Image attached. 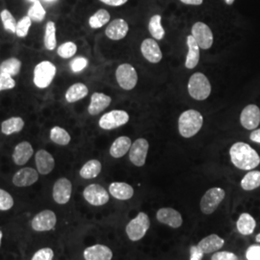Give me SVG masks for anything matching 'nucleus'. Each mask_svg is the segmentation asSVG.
Here are the masks:
<instances>
[{
  "mask_svg": "<svg viewBox=\"0 0 260 260\" xmlns=\"http://www.w3.org/2000/svg\"><path fill=\"white\" fill-rule=\"evenodd\" d=\"M224 245V240L217 234H211L206 236L204 239L199 242V248L205 253H210L220 250Z\"/></svg>",
  "mask_w": 260,
  "mask_h": 260,
  "instance_id": "nucleus-25",
  "label": "nucleus"
},
{
  "mask_svg": "<svg viewBox=\"0 0 260 260\" xmlns=\"http://www.w3.org/2000/svg\"><path fill=\"white\" fill-rule=\"evenodd\" d=\"M85 260H111L113 252L111 250L104 245H93L87 248L84 251Z\"/></svg>",
  "mask_w": 260,
  "mask_h": 260,
  "instance_id": "nucleus-22",
  "label": "nucleus"
},
{
  "mask_svg": "<svg viewBox=\"0 0 260 260\" xmlns=\"http://www.w3.org/2000/svg\"><path fill=\"white\" fill-rule=\"evenodd\" d=\"M260 186L259 171L249 172L241 180V187L245 191H251Z\"/></svg>",
  "mask_w": 260,
  "mask_h": 260,
  "instance_id": "nucleus-34",
  "label": "nucleus"
},
{
  "mask_svg": "<svg viewBox=\"0 0 260 260\" xmlns=\"http://www.w3.org/2000/svg\"><path fill=\"white\" fill-rule=\"evenodd\" d=\"M88 66V60L85 57H76L71 62V70L73 73L77 74L82 72Z\"/></svg>",
  "mask_w": 260,
  "mask_h": 260,
  "instance_id": "nucleus-42",
  "label": "nucleus"
},
{
  "mask_svg": "<svg viewBox=\"0 0 260 260\" xmlns=\"http://www.w3.org/2000/svg\"><path fill=\"white\" fill-rule=\"evenodd\" d=\"M77 51V46L73 42H66L58 47L57 53L61 58L69 59L75 55Z\"/></svg>",
  "mask_w": 260,
  "mask_h": 260,
  "instance_id": "nucleus-39",
  "label": "nucleus"
},
{
  "mask_svg": "<svg viewBox=\"0 0 260 260\" xmlns=\"http://www.w3.org/2000/svg\"><path fill=\"white\" fill-rule=\"evenodd\" d=\"M104 4L108 6H113V7H119L123 4H125L128 0H100Z\"/></svg>",
  "mask_w": 260,
  "mask_h": 260,
  "instance_id": "nucleus-48",
  "label": "nucleus"
},
{
  "mask_svg": "<svg viewBox=\"0 0 260 260\" xmlns=\"http://www.w3.org/2000/svg\"><path fill=\"white\" fill-rule=\"evenodd\" d=\"M55 75V65L49 61H43L34 69V84L39 89H46L53 81Z\"/></svg>",
  "mask_w": 260,
  "mask_h": 260,
  "instance_id": "nucleus-4",
  "label": "nucleus"
},
{
  "mask_svg": "<svg viewBox=\"0 0 260 260\" xmlns=\"http://www.w3.org/2000/svg\"><path fill=\"white\" fill-rule=\"evenodd\" d=\"M2 236H3V234H2V232L0 231V246H1V239H2Z\"/></svg>",
  "mask_w": 260,
  "mask_h": 260,
  "instance_id": "nucleus-53",
  "label": "nucleus"
},
{
  "mask_svg": "<svg viewBox=\"0 0 260 260\" xmlns=\"http://www.w3.org/2000/svg\"><path fill=\"white\" fill-rule=\"evenodd\" d=\"M16 87V81L12 76L5 74H0V92L11 90Z\"/></svg>",
  "mask_w": 260,
  "mask_h": 260,
  "instance_id": "nucleus-43",
  "label": "nucleus"
},
{
  "mask_svg": "<svg viewBox=\"0 0 260 260\" xmlns=\"http://www.w3.org/2000/svg\"><path fill=\"white\" fill-rule=\"evenodd\" d=\"M250 139L254 143L260 144V128L259 129H254L251 132Z\"/></svg>",
  "mask_w": 260,
  "mask_h": 260,
  "instance_id": "nucleus-49",
  "label": "nucleus"
},
{
  "mask_svg": "<svg viewBox=\"0 0 260 260\" xmlns=\"http://www.w3.org/2000/svg\"><path fill=\"white\" fill-rule=\"evenodd\" d=\"M84 199L93 206H102L109 202V194L100 184L87 186L83 191Z\"/></svg>",
  "mask_w": 260,
  "mask_h": 260,
  "instance_id": "nucleus-11",
  "label": "nucleus"
},
{
  "mask_svg": "<svg viewBox=\"0 0 260 260\" xmlns=\"http://www.w3.org/2000/svg\"><path fill=\"white\" fill-rule=\"evenodd\" d=\"M129 119L128 113L124 110H112L102 116L99 125L104 130L115 129L126 124Z\"/></svg>",
  "mask_w": 260,
  "mask_h": 260,
  "instance_id": "nucleus-7",
  "label": "nucleus"
},
{
  "mask_svg": "<svg viewBox=\"0 0 260 260\" xmlns=\"http://www.w3.org/2000/svg\"><path fill=\"white\" fill-rule=\"evenodd\" d=\"M110 14L107 10H98L93 16L89 19V25L93 29H99L106 25L110 20Z\"/></svg>",
  "mask_w": 260,
  "mask_h": 260,
  "instance_id": "nucleus-33",
  "label": "nucleus"
},
{
  "mask_svg": "<svg viewBox=\"0 0 260 260\" xmlns=\"http://www.w3.org/2000/svg\"><path fill=\"white\" fill-rule=\"evenodd\" d=\"M149 225V216L144 212H140L137 217L132 219L126 225L125 232L131 241H139L148 233Z\"/></svg>",
  "mask_w": 260,
  "mask_h": 260,
  "instance_id": "nucleus-5",
  "label": "nucleus"
},
{
  "mask_svg": "<svg viewBox=\"0 0 260 260\" xmlns=\"http://www.w3.org/2000/svg\"><path fill=\"white\" fill-rule=\"evenodd\" d=\"M161 20L162 18L160 15H154L149 19V33L156 41H161L165 37V29L162 26Z\"/></svg>",
  "mask_w": 260,
  "mask_h": 260,
  "instance_id": "nucleus-31",
  "label": "nucleus"
},
{
  "mask_svg": "<svg viewBox=\"0 0 260 260\" xmlns=\"http://www.w3.org/2000/svg\"><path fill=\"white\" fill-rule=\"evenodd\" d=\"M149 144L148 140L139 138L135 140L129 149V160L136 167H143L149 152Z\"/></svg>",
  "mask_w": 260,
  "mask_h": 260,
  "instance_id": "nucleus-10",
  "label": "nucleus"
},
{
  "mask_svg": "<svg viewBox=\"0 0 260 260\" xmlns=\"http://www.w3.org/2000/svg\"><path fill=\"white\" fill-rule=\"evenodd\" d=\"M14 205V200L9 193L3 189H0V210L7 211Z\"/></svg>",
  "mask_w": 260,
  "mask_h": 260,
  "instance_id": "nucleus-41",
  "label": "nucleus"
},
{
  "mask_svg": "<svg viewBox=\"0 0 260 260\" xmlns=\"http://www.w3.org/2000/svg\"><path fill=\"white\" fill-rule=\"evenodd\" d=\"M28 1H30V2H33V3H34V2H36V1H39V0H28Z\"/></svg>",
  "mask_w": 260,
  "mask_h": 260,
  "instance_id": "nucleus-55",
  "label": "nucleus"
},
{
  "mask_svg": "<svg viewBox=\"0 0 260 260\" xmlns=\"http://www.w3.org/2000/svg\"><path fill=\"white\" fill-rule=\"evenodd\" d=\"M256 222L249 213H242L237 221V230L243 235H251L254 232Z\"/></svg>",
  "mask_w": 260,
  "mask_h": 260,
  "instance_id": "nucleus-30",
  "label": "nucleus"
},
{
  "mask_svg": "<svg viewBox=\"0 0 260 260\" xmlns=\"http://www.w3.org/2000/svg\"><path fill=\"white\" fill-rule=\"evenodd\" d=\"M50 140L57 145L67 146L71 142V135L63 127L54 126L50 130Z\"/></svg>",
  "mask_w": 260,
  "mask_h": 260,
  "instance_id": "nucleus-35",
  "label": "nucleus"
},
{
  "mask_svg": "<svg viewBox=\"0 0 260 260\" xmlns=\"http://www.w3.org/2000/svg\"><path fill=\"white\" fill-rule=\"evenodd\" d=\"M39 179L38 172L33 168H22L13 177V183L18 187L33 185Z\"/></svg>",
  "mask_w": 260,
  "mask_h": 260,
  "instance_id": "nucleus-18",
  "label": "nucleus"
},
{
  "mask_svg": "<svg viewBox=\"0 0 260 260\" xmlns=\"http://www.w3.org/2000/svg\"><path fill=\"white\" fill-rule=\"evenodd\" d=\"M56 222L57 219L54 212L50 210H44L33 218L31 225L36 232H47L54 229Z\"/></svg>",
  "mask_w": 260,
  "mask_h": 260,
  "instance_id": "nucleus-13",
  "label": "nucleus"
},
{
  "mask_svg": "<svg viewBox=\"0 0 260 260\" xmlns=\"http://www.w3.org/2000/svg\"><path fill=\"white\" fill-rule=\"evenodd\" d=\"M211 260H238V257L231 251H218L214 253Z\"/></svg>",
  "mask_w": 260,
  "mask_h": 260,
  "instance_id": "nucleus-45",
  "label": "nucleus"
},
{
  "mask_svg": "<svg viewBox=\"0 0 260 260\" xmlns=\"http://www.w3.org/2000/svg\"><path fill=\"white\" fill-rule=\"evenodd\" d=\"M33 153L34 150L31 144L28 142H21L14 149L13 161L15 162V164L22 166L27 163L28 160L32 157Z\"/></svg>",
  "mask_w": 260,
  "mask_h": 260,
  "instance_id": "nucleus-23",
  "label": "nucleus"
},
{
  "mask_svg": "<svg viewBox=\"0 0 260 260\" xmlns=\"http://www.w3.org/2000/svg\"><path fill=\"white\" fill-rule=\"evenodd\" d=\"M180 1L186 5H193V6L202 5L204 2V0H180Z\"/></svg>",
  "mask_w": 260,
  "mask_h": 260,
  "instance_id": "nucleus-50",
  "label": "nucleus"
},
{
  "mask_svg": "<svg viewBox=\"0 0 260 260\" xmlns=\"http://www.w3.org/2000/svg\"><path fill=\"white\" fill-rule=\"evenodd\" d=\"M89 93L88 87L83 83H75L72 85L66 92V101L69 103H74L83 100Z\"/></svg>",
  "mask_w": 260,
  "mask_h": 260,
  "instance_id": "nucleus-27",
  "label": "nucleus"
},
{
  "mask_svg": "<svg viewBox=\"0 0 260 260\" xmlns=\"http://www.w3.org/2000/svg\"><path fill=\"white\" fill-rule=\"evenodd\" d=\"M240 122L244 128L255 129L260 123V109L255 104L247 105L240 115Z\"/></svg>",
  "mask_w": 260,
  "mask_h": 260,
  "instance_id": "nucleus-12",
  "label": "nucleus"
},
{
  "mask_svg": "<svg viewBox=\"0 0 260 260\" xmlns=\"http://www.w3.org/2000/svg\"><path fill=\"white\" fill-rule=\"evenodd\" d=\"M35 162L38 172L41 175H48L55 166L53 156L45 149H40L35 155Z\"/></svg>",
  "mask_w": 260,
  "mask_h": 260,
  "instance_id": "nucleus-20",
  "label": "nucleus"
},
{
  "mask_svg": "<svg viewBox=\"0 0 260 260\" xmlns=\"http://www.w3.org/2000/svg\"><path fill=\"white\" fill-rule=\"evenodd\" d=\"M255 240H256L257 243H260V233L259 234H257V235H256V237H255Z\"/></svg>",
  "mask_w": 260,
  "mask_h": 260,
  "instance_id": "nucleus-52",
  "label": "nucleus"
},
{
  "mask_svg": "<svg viewBox=\"0 0 260 260\" xmlns=\"http://www.w3.org/2000/svg\"><path fill=\"white\" fill-rule=\"evenodd\" d=\"M187 47H188V53L186 55L185 68L188 70H193L200 62V51L201 47L197 44L194 37L189 35L186 40Z\"/></svg>",
  "mask_w": 260,
  "mask_h": 260,
  "instance_id": "nucleus-21",
  "label": "nucleus"
},
{
  "mask_svg": "<svg viewBox=\"0 0 260 260\" xmlns=\"http://www.w3.org/2000/svg\"><path fill=\"white\" fill-rule=\"evenodd\" d=\"M21 69V62L17 58H9L3 61L0 65V74H5L12 77L19 74Z\"/></svg>",
  "mask_w": 260,
  "mask_h": 260,
  "instance_id": "nucleus-32",
  "label": "nucleus"
},
{
  "mask_svg": "<svg viewBox=\"0 0 260 260\" xmlns=\"http://www.w3.org/2000/svg\"><path fill=\"white\" fill-rule=\"evenodd\" d=\"M116 79L121 89L130 91L138 83V74L130 64H121L116 70Z\"/></svg>",
  "mask_w": 260,
  "mask_h": 260,
  "instance_id": "nucleus-6",
  "label": "nucleus"
},
{
  "mask_svg": "<svg viewBox=\"0 0 260 260\" xmlns=\"http://www.w3.org/2000/svg\"><path fill=\"white\" fill-rule=\"evenodd\" d=\"M225 192L222 188L215 187L207 190L201 200V210L204 214L213 213L217 207L223 202Z\"/></svg>",
  "mask_w": 260,
  "mask_h": 260,
  "instance_id": "nucleus-8",
  "label": "nucleus"
},
{
  "mask_svg": "<svg viewBox=\"0 0 260 260\" xmlns=\"http://www.w3.org/2000/svg\"><path fill=\"white\" fill-rule=\"evenodd\" d=\"M141 52L144 58L151 64H157L163 58L161 48L154 39L148 38L144 40L141 45Z\"/></svg>",
  "mask_w": 260,
  "mask_h": 260,
  "instance_id": "nucleus-14",
  "label": "nucleus"
},
{
  "mask_svg": "<svg viewBox=\"0 0 260 260\" xmlns=\"http://www.w3.org/2000/svg\"><path fill=\"white\" fill-rule=\"evenodd\" d=\"M156 217H157L158 222L165 223L173 229L180 228L183 223L181 214L177 210H175L174 208H170V207H164L159 209L156 214Z\"/></svg>",
  "mask_w": 260,
  "mask_h": 260,
  "instance_id": "nucleus-17",
  "label": "nucleus"
},
{
  "mask_svg": "<svg viewBox=\"0 0 260 260\" xmlns=\"http://www.w3.org/2000/svg\"><path fill=\"white\" fill-rule=\"evenodd\" d=\"M32 24V19H30L28 16L23 17L22 19L19 20L17 23V28H16V35L19 38H25L27 36L28 31L31 27Z\"/></svg>",
  "mask_w": 260,
  "mask_h": 260,
  "instance_id": "nucleus-40",
  "label": "nucleus"
},
{
  "mask_svg": "<svg viewBox=\"0 0 260 260\" xmlns=\"http://www.w3.org/2000/svg\"><path fill=\"white\" fill-rule=\"evenodd\" d=\"M24 121L19 117H12L1 123V132L5 135H12L23 129Z\"/></svg>",
  "mask_w": 260,
  "mask_h": 260,
  "instance_id": "nucleus-28",
  "label": "nucleus"
},
{
  "mask_svg": "<svg viewBox=\"0 0 260 260\" xmlns=\"http://www.w3.org/2000/svg\"><path fill=\"white\" fill-rule=\"evenodd\" d=\"M44 1H46V2H53V1H56V0H44Z\"/></svg>",
  "mask_w": 260,
  "mask_h": 260,
  "instance_id": "nucleus-54",
  "label": "nucleus"
},
{
  "mask_svg": "<svg viewBox=\"0 0 260 260\" xmlns=\"http://www.w3.org/2000/svg\"><path fill=\"white\" fill-rule=\"evenodd\" d=\"M73 191L72 182L65 177L59 178L53 186L52 196L57 204L66 205L69 203Z\"/></svg>",
  "mask_w": 260,
  "mask_h": 260,
  "instance_id": "nucleus-15",
  "label": "nucleus"
},
{
  "mask_svg": "<svg viewBox=\"0 0 260 260\" xmlns=\"http://www.w3.org/2000/svg\"><path fill=\"white\" fill-rule=\"evenodd\" d=\"M225 1V3L228 4V5H232L233 2H234V0H224Z\"/></svg>",
  "mask_w": 260,
  "mask_h": 260,
  "instance_id": "nucleus-51",
  "label": "nucleus"
},
{
  "mask_svg": "<svg viewBox=\"0 0 260 260\" xmlns=\"http://www.w3.org/2000/svg\"><path fill=\"white\" fill-rule=\"evenodd\" d=\"M246 257L248 260H260V246L252 245L249 247L246 252Z\"/></svg>",
  "mask_w": 260,
  "mask_h": 260,
  "instance_id": "nucleus-46",
  "label": "nucleus"
},
{
  "mask_svg": "<svg viewBox=\"0 0 260 260\" xmlns=\"http://www.w3.org/2000/svg\"><path fill=\"white\" fill-rule=\"evenodd\" d=\"M111 98L103 93H93L88 107V113L91 116H96L104 111L110 104Z\"/></svg>",
  "mask_w": 260,
  "mask_h": 260,
  "instance_id": "nucleus-19",
  "label": "nucleus"
},
{
  "mask_svg": "<svg viewBox=\"0 0 260 260\" xmlns=\"http://www.w3.org/2000/svg\"><path fill=\"white\" fill-rule=\"evenodd\" d=\"M46 15H47V12L40 1L34 2L28 10L27 16L32 19V21L41 22L46 18Z\"/></svg>",
  "mask_w": 260,
  "mask_h": 260,
  "instance_id": "nucleus-37",
  "label": "nucleus"
},
{
  "mask_svg": "<svg viewBox=\"0 0 260 260\" xmlns=\"http://www.w3.org/2000/svg\"><path fill=\"white\" fill-rule=\"evenodd\" d=\"M187 88L190 96L199 102H203L208 99L212 91L209 79L203 73H195L191 75Z\"/></svg>",
  "mask_w": 260,
  "mask_h": 260,
  "instance_id": "nucleus-3",
  "label": "nucleus"
},
{
  "mask_svg": "<svg viewBox=\"0 0 260 260\" xmlns=\"http://www.w3.org/2000/svg\"><path fill=\"white\" fill-rule=\"evenodd\" d=\"M109 193L117 200L126 201L133 197L134 190L125 182H113L109 186Z\"/></svg>",
  "mask_w": 260,
  "mask_h": 260,
  "instance_id": "nucleus-24",
  "label": "nucleus"
},
{
  "mask_svg": "<svg viewBox=\"0 0 260 260\" xmlns=\"http://www.w3.org/2000/svg\"><path fill=\"white\" fill-rule=\"evenodd\" d=\"M45 47L47 50H54L57 45L56 40V24L53 21H48L45 31Z\"/></svg>",
  "mask_w": 260,
  "mask_h": 260,
  "instance_id": "nucleus-36",
  "label": "nucleus"
},
{
  "mask_svg": "<svg viewBox=\"0 0 260 260\" xmlns=\"http://www.w3.org/2000/svg\"><path fill=\"white\" fill-rule=\"evenodd\" d=\"M101 172L102 163L96 159H92L84 164L83 167L81 168L79 172V175L85 179H92L98 177L101 174Z\"/></svg>",
  "mask_w": 260,
  "mask_h": 260,
  "instance_id": "nucleus-29",
  "label": "nucleus"
},
{
  "mask_svg": "<svg viewBox=\"0 0 260 260\" xmlns=\"http://www.w3.org/2000/svg\"><path fill=\"white\" fill-rule=\"evenodd\" d=\"M230 155L233 165L244 171L252 170L260 164L258 153L250 145L243 142L233 144L230 149Z\"/></svg>",
  "mask_w": 260,
  "mask_h": 260,
  "instance_id": "nucleus-1",
  "label": "nucleus"
},
{
  "mask_svg": "<svg viewBox=\"0 0 260 260\" xmlns=\"http://www.w3.org/2000/svg\"><path fill=\"white\" fill-rule=\"evenodd\" d=\"M54 257V252L49 248H44L39 250L33 255L31 260H52Z\"/></svg>",
  "mask_w": 260,
  "mask_h": 260,
  "instance_id": "nucleus-44",
  "label": "nucleus"
},
{
  "mask_svg": "<svg viewBox=\"0 0 260 260\" xmlns=\"http://www.w3.org/2000/svg\"><path fill=\"white\" fill-rule=\"evenodd\" d=\"M0 19L2 21V24L4 26V29L6 31H9L11 33L15 34L16 33V28H17V21L12 15V13L9 10L4 9L1 11L0 13Z\"/></svg>",
  "mask_w": 260,
  "mask_h": 260,
  "instance_id": "nucleus-38",
  "label": "nucleus"
},
{
  "mask_svg": "<svg viewBox=\"0 0 260 260\" xmlns=\"http://www.w3.org/2000/svg\"><path fill=\"white\" fill-rule=\"evenodd\" d=\"M204 125V117L201 112L189 109L182 112L178 118V131L183 138H192Z\"/></svg>",
  "mask_w": 260,
  "mask_h": 260,
  "instance_id": "nucleus-2",
  "label": "nucleus"
},
{
  "mask_svg": "<svg viewBox=\"0 0 260 260\" xmlns=\"http://www.w3.org/2000/svg\"><path fill=\"white\" fill-rule=\"evenodd\" d=\"M132 142L127 136H121L115 140L110 148V154L112 157L121 158L124 156L128 151Z\"/></svg>",
  "mask_w": 260,
  "mask_h": 260,
  "instance_id": "nucleus-26",
  "label": "nucleus"
},
{
  "mask_svg": "<svg viewBox=\"0 0 260 260\" xmlns=\"http://www.w3.org/2000/svg\"><path fill=\"white\" fill-rule=\"evenodd\" d=\"M191 35L195 39L201 49L207 50L213 46L214 36L212 30L205 22L198 21L192 26Z\"/></svg>",
  "mask_w": 260,
  "mask_h": 260,
  "instance_id": "nucleus-9",
  "label": "nucleus"
},
{
  "mask_svg": "<svg viewBox=\"0 0 260 260\" xmlns=\"http://www.w3.org/2000/svg\"><path fill=\"white\" fill-rule=\"evenodd\" d=\"M205 252L202 251L199 246H192L190 248V260H203Z\"/></svg>",
  "mask_w": 260,
  "mask_h": 260,
  "instance_id": "nucleus-47",
  "label": "nucleus"
},
{
  "mask_svg": "<svg viewBox=\"0 0 260 260\" xmlns=\"http://www.w3.org/2000/svg\"><path fill=\"white\" fill-rule=\"evenodd\" d=\"M128 31V23L124 19H116L111 21L105 29V35L112 41H120L126 37Z\"/></svg>",
  "mask_w": 260,
  "mask_h": 260,
  "instance_id": "nucleus-16",
  "label": "nucleus"
}]
</instances>
